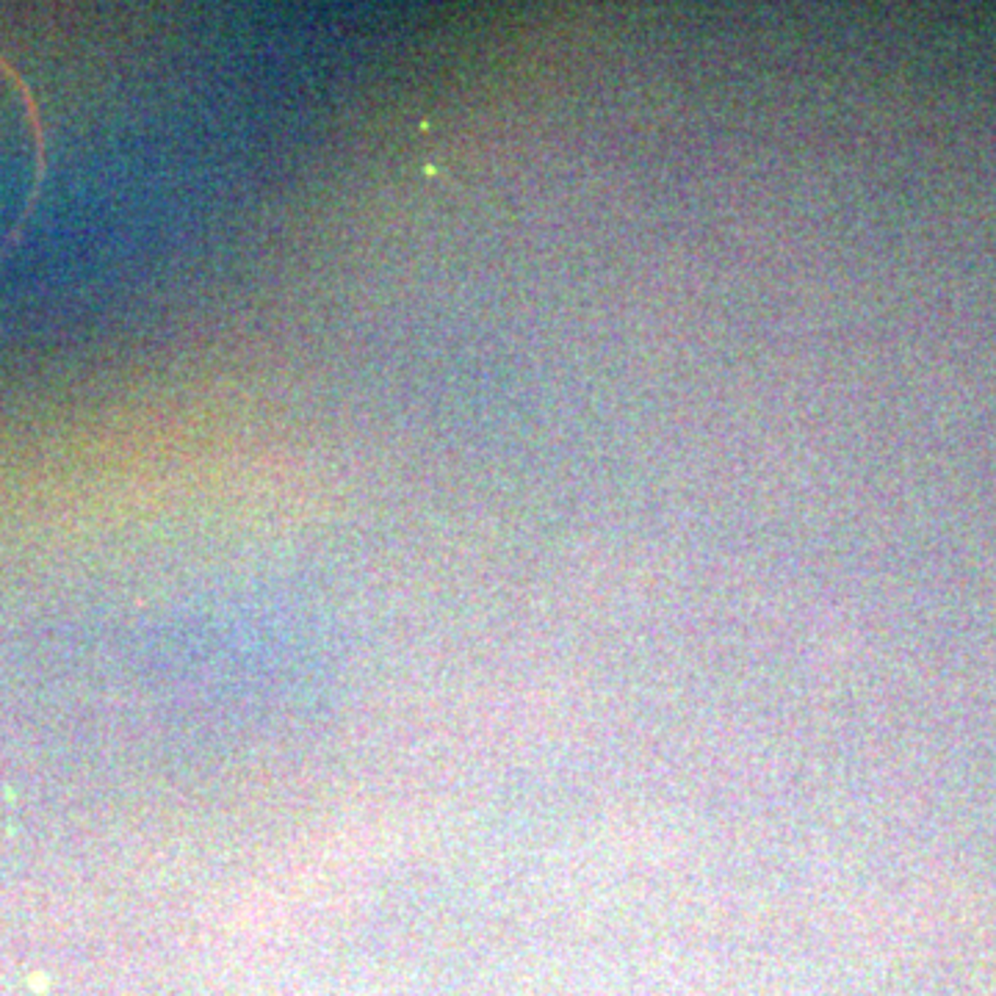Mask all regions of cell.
<instances>
[{
    "mask_svg": "<svg viewBox=\"0 0 996 996\" xmlns=\"http://www.w3.org/2000/svg\"><path fill=\"white\" fill-rule=\"evenodd\" d=\"M39 173V137L28 97L0 64V247L12 238L28 208Z\"/></svg>",
    "mask_w": 996,
    "mask_h": 996,
    "instance_id": "obj_1",
    "label": "cell"
}]
</instances>
